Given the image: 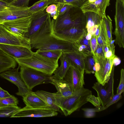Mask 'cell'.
<instances>
[{"label":"cell","instance_id":"obj_1","mask_svg":"<svg viewBox=\"0 0 124 124\" xmlns=\"http://www.w3.org/2000/svg\"><path fill=\"white\" fill-rule=\"evenodd\" d=\"M54 20L49 14L40 29L30 38L31 49L40 51L61 50L63 51H74L73 43L57 37L54 29Z\"/></svg>","mask_w":124,"mask_h":124},{"label":"cell","instance_id":"obj_2","mask_svg":"<svg viewBox=\"0 0 124 124\" xmlns=\"http://www.w3.org/2000/svg\"><path fill=\"white\" fill-rule=\"evenodd\" d=\"M92 94L91 91L84 88L66 97L57 92L54 93L56 103L65 116L70 115L87 103L86 98Z\"/></svg>","mask_w":124,"mask_h":124},{"label":"cell","instance_id":"obj_3","mask_svg":"<svg viewBox=\"0 0 124 124\" xmlns=\"http://www.w3.org/2000/svg\"><path fill=\"white\" fill-rule=\"evenodd\" d=\"M85 25L84 13L80 8L71 7L54 20V29L57 32L74 26L85 29Z\"/></svg>","mask_w":124,"mask_h":124},{"label":"cell","instance_id":"obj_4","mask_svg":"<svg viewBox=\"0 0 124 124\" xmlns=\"http://www.w3.org/2000/svg\"><path fill=\"white\" fill-rule=\"evenodd\" d=\"M14 59L20 66L33 69L50 76L59 66L58 60L47 58L36 52L29 57Z\"/></svg>","mask_w":124,"mask_h":124},{"label":"cell","instance_id":"obj_5","mask_svg":"<svg viewBox=\"0 0 124 124\" xmlns=\"http://www.w3.org/2000/svg\"><path fill=\"white\" fill-rule=\"evenodd\" d=\"M19 66L20 76L29 91L38 85L50 83L52 76L33 69Z\"/></svg>","mask_w":124,"mask_h":124},{"label":"cell","instance_id":"obj_6","mask_svg":"<svg viewBox=\"0 0 124 124\" xmlns=\"http://www.w3.org/2000/svg\"><path fill=\"white\" fill-rule=\"evenodd\" d=\"M32 15L28 7H17L8 4L0 11V24L26 18Z\"/></svg>","mask_w":124,"mask_h":124},{"label":"cell","instance_id":"obj_7","mask_svg":"<svg viewBox=\"0 0 124 124\" xmlns=\"http://www.w3.org/2000/svg\"><path fill=\"white\" fill-rule=\"evenodd\" d=\"M113 65L110 78L107 82L104 85L96 82L92 87L97 92L102 107L105 106L112 99L114 95L113 91L114 75V70Z\"/></svg>","mask_w":124,"mask_h":124},{"label":"cell","instance_id":"obj_8","mask_svg":"<svg viewBox=\"0 0 124 124\" xmlns=\"http://www.w3.org/2000/svg\"><path fill=\"white\" fill-rule=\"evenodd\" d=\"M0 44L17 45L31 49L29 39L14 33L0 24Z\"/></svg>","mask_w":124,"mask_h":124},{"label":"cell","instance_id":"obj_9","mask_svg":"<svg viewBox=\"0 0 124 124\" xmlns=\"http://www.w3.org/2000/svg\"><path fill=\"white\" fill-rule=\"evenodd\" d=\"M57 111L49 107L42 108H31L25 106L21 108L11 117H40L56 116Z\"/></svg>","mask_w":124,"mask_h":124},{"label":"cell","instance_id":"obj_10","mask_svg":"<svg viewBox=\"0 0 124 124\" xmlns=\"http://www.w3.org/2000/svg\"><path fill=\"white\" fill-rule=\"evenodd\" d=\"M19 68V66L16 68L8 70L0 73V76L16 85L18 88V91L16 93V94L23 98L30 91L20 76L18 71Z\"/></svg>","mask_w":124,"mask_h":124},{"label":"cell","instance_id":"obj_11","mask_svg":"<svg viewBox=\"0 0 124 124\" xmlns=\"http://www.w3.org/2000/svg\"><path fill=\"white\" fill-rule=\"evenodd\" d=\"M84 70H80L70 66L63 79L70 85L72 91L75 92L83 88Z\"/></svg>","mask_w":124,"mask_h":124},{"label":"cell","instance_id":"obj_12","mask_svg":"<svg viewBox=\"0 0 124 124\" xmlns=\"http://www.w3.org/2000/svg\"><path fill=\"white\" fill-rule=\"evenodd\" d=\"M97 58L100 65L99 70L94 72V76L97 82L104 85L108 82L110 78L113 65V59L97 58Z\"/></svg>","mask_w":124,"mask_h":124},{"label":"cell","instance_id":"obj_13","mask_svg":"<svg viewBox=\"0 0 124 124\" xmlns=\"http://www.w3.org/2000/svg\"><path fill=\"white\" fill-rule=\"evenodd\" d=\"M54 33L59 38L73 43L79 41L87 32L86 29L74 26Z\"/></svg>","mask_w":124,"mask_h":124},{"label":"cell","instance_id":"obj_14","mask_svg":"<svg viewBox=\"0 0 124 124\" xmlns=\"http://www.w3.org/2000/svg\"><path fill=\"white\" fill-rule=\"evenodd\" d=\"M32 16L23 19L5 22L2 24L10 32L17 35L24 36L28 31Z\"/></svg>","mask_w":124,"mask_h":124},{"label":"cell","instance_id":"obj_15","mask_svg":"<svg viewBox=\"0 0 124 124\" xmlns=\"http://www.w3.org/2000/svg\"><path fill=\"white\" fill-rule=\"evenodd\" d=\"M0 49L14 59L29 57L31 56L33 53L31 49L17 45L0 44Z\"/></svg>","mask_w":124,"mask_h":124},{"label":"cell","instance_id":"obj_16","mask_svg":"<svg viewBox=\"0 0 124 124\" xmlns=\"http://www.w3.org/2000/svg\"><path fill=\"white\" fill-rule=\"evenodd\" d=\"M111 0H95L92 2L86 0L80 8L84 13L88 12H94L102 18L105 16L106 10L110 5Z\"/></svg>","mask_w":124,"mask_h":124},{"label":"cell","instance_id":"obj_17","mask_svg":"<svg viewBox=\"0 0 124 124\" xmlns=\"http://www.w3.org/2000/svg\"><path fill=\"white\" fill-rule=\"evenodd\" d=\"M46 9L32 14L28 31L24 36L29 39L42 27L47 20L49 14L46 12Z\"/></svg>","mask_w":124,"mask_h":124},{"label":"cell","instance_id":"obj_18","mask_svg":"<svg viewBox=\"0 0 124 124\" xmlns=\"http://www.w3.org/2000/svg\"><path fill=\"white\" fill-rule=\"evenodd\" d=\"M50 83L53 85L56 88L57 93L64 97L71 95L74 92L68 83L64 79H58L51 77Z\"/></svg>","mask_w":124,"mask_h":124},{"label":"cell","instance_id":"obj_19","mask_svg":"<svg viewBox=\"0 0 124 124\" xmlns=\"http://www.w3.org/2000/svg\"><path fill=\"white\" fill-rule=\"evenodd\" d=\"M23 100L26 106L29 107L34 108L49 107L35 94V92L32 91H29L23 97Z\"/></svg>","mask_w":124,"mask_h":124},{"label":"cell","instance_id":"obj_20","mask_svg":"<svg viewBox=\"0 0 124 124\" xmlns=\"http://www.w3.org/2000/svg\"><path fill=\"white\" fill-rule=\"evenodd\" d=\"M60 65L54 71L52 76V78L58 79H63L67 72L70 66L69 60L63 52L59 58Z\"/></svg>","mask_w":124,"mask_h":124},{"label":"cell","instance_id":"obj_21","mask_svg":"<svg viewBox=\"0 0 124 124\" xmlns=\"http://www.w3.org/2000/svg\"><path fill=\"white\" fill-rule=\"evenodd\" d=\"M68 58L71 66L80 70H84L85 57L75 51H63Z\"/></svg>","mask_w":124,"mask_h":124},{"label":"cell","instance_id":"obj_22","mask_svg":"<svg viewBox=\"0 0 124 124\" xmlns=\"http://www.w3.org/2000/svg\"><path fill=\"white\" fill-rule=\"evenodd\" d=\"M35 93L48 106L57 111H59L60 109L56 103L54 93L43 90H38Z\"/></svg>","mask_w":124,"mask_h":124},{"label":"cell","instance_id":"obj_23","mask_svg":"<svg viewBox=\"0 0 124 124\" xmlns=\"http://www.w3.org/2000/svg\"><path fill=\"white\" fill-rule=\"evenodd\" d=\"M16 62L0 49V73L9 69L15 68Z\"/></svg>","mask_w":124,"mask_h":124},{"label":"cell","instance_id":"obj_24","mask_svg":"<svg viewBox=\"0 0 124 124\" xmlns=\"http://www.w3.org/2000/svg\"><path fill=\"white\" fill-rule=\"evenodd\" d=\"M105 25L107 33L109 44L110 50H111L113 54H115V46L112 39V20L110 16H106L102 18Z\"/></svg>","mask_w":124,"mask_h":124},{"label":"cell","instance_id":"obj_25","mask_svg":"<svg viewBox=\"0 0 124 124\" xmlns=\"http://www.w3.org/2000/svg\"><path fill=\"white\" fill-rule=\"evenodd\" d=\"M84 13L85 19L86 29L89 27L101 23L102 18L98 14L92 12H87Z\"/></svg>","mask_w":124,"mask_h":124},{"label":"cell","instance_id":"obj_26","mask_svg":"<svg viewBox=\"0 0 124 124\" xmlns=\"http://www.w3.org/2000/svg\"><path fill=\"white\" fill-rule=\"evenodd\" d=\"M100 26V33L97 39L98 44L102 46H107L109 48V43L105 25L102 18L101 23Z\"/></svg>","mask_w":124,"mask_h":124},{"label":"cell","instance_id":"obj_27","mask_svg":"<svg viewBox=\"0 0 124 124\" xmlns=\"http://www.w3.org/2000/svg\"><path fill=\"white\" fill-rule=\"evenodd\" d=\"M73 46L74 51L85 57L92 54L90 47L81 43L79 41L73 43Z\"/></svg>","mask_w":124,"mask_h":124},{"label":"cell","instance_id":"obj_28","mask_svg":"<svg viewBox=\"0 0 124 124\" xmlns=\"http://www.w3.org/2000/svg\"><path fill=\"white\" fill-rule=\"evenodd\" d=\"M50 4V0H40L29 7V10L32 14L45 9Z\"/></svg>","mask_w":124,"mask_h":124},{"label":"cell","instance_id":"obj_29","mask_svg":"<svg viewBox=\"0 0 124 124\" xmlns=\"http://www.w3.org/2000/svg\"><path fill=\"white\" fill-rule=\"evenodd\" d=\"M21 108L17 106L0 107V117H10Z\"/></svg>","mask_w":124,"mask_h":124},{"label":"cell","instance_id":"obj_30","mask_svg":"<svg viewBox=\"0 0 124 124\" xmlns=\"http://www.w3.org/2000/svg\"><path fill=\"white\" fill-rule=\"evenodd\" d=\"M36 52L41 55L47 58L58 60L60 58L62 53V51L61 50L46 51L37 50Z\"/></svg>","mask_w":124,"mask_h":124},{"label":"cell","instance_id":"obj_31","mask_svg":"<svg viewBox=\"0 0 124 124\" xmlns=\"http://www.w3.org/2000/svg\"><path fill=\"white\" fill-rule=\"evenodd\" d=\"M87 0H50V4L58 3L68 5L73 7L80 8Z\"/></svg>","mask_w":124,"mask_h":124},{"label":"cell","instance_id":"obj_32","mask_svg":"<svg viewBox=\"0 0 124 124\" xmlns=\"http://www.w3.org/2000/svg\"><path fill=\"white\" fill-rule=\"evenodd\" d=\"M95 62L92 54L85 57L84 71L86 74H93L95 72L93 70V68Z\"/></svg>","mask_w":124,"mask_h":124},{"label":"cell","instance_id":"obj_33","mask_svg":"<svg viewBox=\"0 0 124 124\" xmlns=\"http://www.w3.org/2000/svg\"><path fill=\"white\" fill-rule=\"evenodd\" d=\"M18 101L14 96L0 99V107L6 106H17Z\"/></svg>","mask_w":124,"mask_h":124},{"label":"cell","instance_id":"obj_34","mask_svg":"<svg viewBox=\"0 0 124 124\" xmlns=\"http://www.w3.org/2000/svg\"><path fill=\"white\" fill-rule=\"evenodd\" d=\"M121 93H119L114 95L112 99L104 107H101L99 108V112L103 111L113 104L118 102L122 97Z\"/></svg>","mask_w":124,"mask_h":124},{"label":"cell","instance_id":"obj_35","mask_svg":"<svg viewBox=\"0 0 124 124\" xmlns=\"http://www.w3.org/2000/svg\"><path fill=\"white\" fill-rule=\"evenodd\" d=\"M82 110L84 112V115L86 118H90L94 117L96 112H98V108H84Z\"/></svg>","mask_w":124,"mask_h":124},{"label":"cell","instance_id":"obj_36","mask_svg":"<svg viewBox=\"0 0 124 124\" xmlns=\"http://www.w3.org/2000/svg\"><path fill=\"white\" fill-rule=\"evenodd\" d=\"M56 4L57 7V17L63 14L72 7L68 5L64 4L58 3Z\"/></svg>","mask_w":124,"mask_h":124},{"label":"cell","instance_id":"obj_37","mask_svg":"<svg viewBox=\"0 0 124 124\" xmlns=\"http://www.w3.org/2000/svg\"><path fill=\"white\" fill-rule=\"evenodd\" d=\"M86 100L92 103L95 108H99L101 106V103L99 98L91 94L89 95L86 98Z\"/></svg>","mask_w":124,"mask_h":124},{"label":"cell","instance_id":"obj_38","mask_svg":"<svg viewBox=\"0 0 124 124\" xmlns=\"http://www.w3.org/2000/svg\"><path fill=\"white\" fill-rule=\"evenodd\" d=\"M121 77L118 86L117 88L116 93H122L124 91V70L122 68L120 71Z\"/></svg>","mask_w":124,"mask_h":124},{"label":"cell","instance_id":"obj_39","mask_svg":"<svg viewBox=\"0 0 124 124\" xmlns=\"http://www.w3.org/2000/svg\"><path fill=\"white\" fill-rule=\"evenodd\" d=\"M30 0H14L9 5L17 7H28Z\"/></svg>","mask_w":124,"mask_h":124},{"label":"cell","instance_id":"obj_40","mask_svg":"<svg viewBox=\"0 0 124 124\" xmlns=\"http://www.w3.org/2000/svg\"><path fill=\"white\" fill-rule=\"evenodd\" d=\"M93 54L97 58L105 57V53L103 47L98 44Z\"/></svg>","mask_w":124,"mask_h":124},{"label":"cell","instance_id":"obj_41","mask_svg":"<svg viewBox=\"0 0 124 124\" xmlns=\"http://www.w3.org/2000/svg\"><path fill=\"white\" fill-rule=\"evenodd\" d=\"M89 41L91 52L93 54L98 44L97 38L94 36L92 35V38Z\"/></svg>","mask_w":124,"mask_h":124},{"label":"cell","instance_id":"obj_42","mask_svg":"<svg viewBox=\"0 0 124 124\" xmlns=\"http://www.w3.org/2000/svg\"><path fill=\"white\" fill-rule=\"evenodd\" d=\"M46 12L49 14L57 11V7L56 4H53L48 6L46 9Z\"/></svg>","mask_w":124,"mask_h":124},{"label":"cell","instance_id":"obj_43","mask_svg":"<svg viewBox=\"0 0 124 124\" xmlns=\"http://www.w3.org/2000/svg\"><path fill=\"white\" fill-rule=\"evenodd\" d=\"M100 24L95 25L92 26L86 29L87 33H90L92 35H94L96 32L97 28Z\"/></svg>","mask_w":124,"mask_h":124},{"label":"cell","instance_id":"obj_44","mask_svg":"<svg viewBox=\"0 0 124 124\" xmlns=\"http://www.w3.org/2000/svg\"><path fill=\"white\" fill-rule=\"evenodd\" d=\"M11 95L7 91L3 90L0 87V99L9 97Z\"/></svg>","mask_w":124,"mask_h":124},{"label":"cell","instance_id":"obj_45","mask_svg":"<svg viewBox=\"0 0 124 124\" xmlns=\"http://www.w3.org/2000/svg\"><path fill=\"white\" fill-rule=\"evenodd\" d=\"M115 56V55L110 50L105 53L104 54L105 57L107 59H113Z\"/></svg>","mask_w":124,"mask_h":124},{"label":"cell","instance_id":"obj_46","mask_svg":"<svg viewBox=\"0 0 124 124\" xmlns=\"http://www.w3.org/2000/svg\"><path fill=\"white\" fill-rule=\"evenodd\" d=\"M121 60L120 59L116 56H115L113 59V65L116 66L119 65L121 63Z\"/></svg>","mask_w":124,"mask_h":124},{"label":"cell","instance_id":"obj_47","mask_svg":"<svg viewBox=\"0 0 124 124\" xmlns=\"http://www.w3.org/2000/svg\"><path fill=\"white\" fill-rule=\"evenodd\" d=\"M8 4L0 0V11L4 9Z\"/></svg>","mask_w":124,"mask_h":124},{"label":"cell","instance_id":"obj_48","mask_svg":"<svg viewBox=\"0 0 124 124\" xmlns=\"http://www.w3.org/2000/svg\"><path fill=\"white\" fill-rule=\"evenodd\" d=\"M100 25L101 23L99 25L97 29L96 32L94 35L96 37L97 39L99 36L100 33L101 28Z\"/></svg>","mask_w":124,"mask_h":124},{"label":"cell","instance_id":"obj_49","mask_svg":"<svg viewBox=\"0 0 124 124\" xmlns=\"http://www.w3.org/2000/svg\"><path fill=\"white\" fill-rule=\"evenodd\" d=\"M92 35L90 33H87L85 35V39L88 40H90L92 37Z\"/></svg>","mask_w":124,"mask_h":124},{"label":"cell","instance_id":"obj_50","mask_svg":"<svg viewBox=\"0 0 124 124\" xmlns=\"http://www.w3.org/2000/svg\"><path fill=\"white\" fill-rule=\"evenodd\" d=\"M0 1L5 2L7 3L8 4H9L13 1L14 0H0Z\"/></svg>","mask_w":124,"mask_h":124},{"label":"cell","instance_id":"obj_51","mask_svg":"<svg viewBox=\"0 0 124 124\" xmlns=\"http://www.w3.org/2000/svg\"></svg>","mask_w":124,"mask_h":124},{"label":"cell","instance_id":"obj_52","mask_svg":"<svg viewBox=\"0 0 124 124\" xmlns=\"http://www.w3.org/2000/svg\"></svg>","mask_w":124,"mask_h":124}]
</instances>
